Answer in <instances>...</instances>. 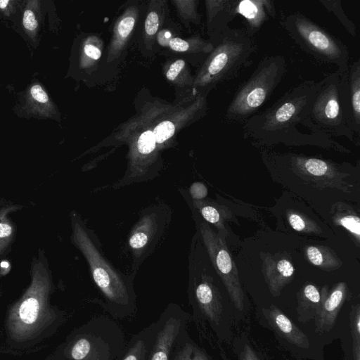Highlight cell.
I'll return each instance as SVG.
<instances>
[{
  "label": "cell",
  "instance_id": "obj_18",
  "mask_svg": "<svg viewBox=\"0 0 360 360\" xmlns=\"http://www.w3.org/2000/svg\"><path fill=\"white\" fill-rule=\"evenodd\" d=\"M288 160L295 171L309 177L329 181L338 174H344L334 163L320 158L292 154L288 156Z\"/></svg>",
  "mask_w": 360,
  "mask_h": 360
},
{
  "label": "cell",
  "instance_id": "obj_19",
  "mask_svg": "<svg viewBox=\"0 0 360 360\" xmlns=\"http://www.w3.org/2000/svg\"><path fill=\"white\" fill-rule=\"evenodd\" d=\"M23 207L11 200H0V262L11 252L17 235V226L10 216Z\"/></svg>",
  "mask_w": 360,
  "mask_h": 360
},
{
  "label": "cell",
  "instance_id": "obj_14",
  "mask_svg": "<svg viewBox=\"0 0 360 360\" xmlns=\"http://www.w3.org/2000/svg\"><path fill=\"white\" fill-rule=\"evenodd\" d=\"M262 271L274 296H278L283 288L290 283L295 274L291 261L282 255L262 254Z\"/></svg>",
  "mask_w": 360,
  "mask_h": 360
},
{
  "label": "cell",
  "instance_id": "obj_12",
  "mask_svg": "<svg viewBox=\"0 0 360 360\" xmlns=\"http://www.w3.org/2000/svg\"><path fill=\"white\" fill-rule=\"evenodd\" d=\"M140 6L138 1L127 5L116 20L112 34L107 49L106 62H114L120 58L127 49L132 33L139 20Z\"/></svg>",
  "mask_w": 360,
  "mask_h": 360
},
{
  "label": "cell",
  "instance_id": "obj_30",
  "mask_svg": "<svg viewBox=\"0 0 360 360\" xmlns=\"http://www.w3.org/2000/svg\"><path fill=\"white\" fill-rule=\"evenodd\" d=\"M287 219L291 228L296 231L319 234L321 232L316 223L295 210L287 212Z\"/></svg>",
  "mask_w": 360,
  "mask_h": 360
},
{
  "label": "cell",
  "instance_id": "obj_21",
  "mask_svg": "<svg viewBox=\"0 0 360 360\" xmlns=\"http://www.w3.org/2000/svg\"><path fill=\"white\" fill-rule=\"evenodd\" d=\"M156 330L155 321L134 334L117 360H147Z\"/></svg>",
  "mask_w": 360,
  "mask_h": 360
},
{
  "label": "cell",
  "instance_id": "obj_37",
  "mask_svg": "<svg viewBox=\"0 0 360 360\" xmlns=\"http://www.w3.org/2000/svg\"><path fill=\"white\" fill-rule=\"evenodd\" d=\"M22 24L25 30L30 32H34L38 27V21L32 10L25 9L22 17Z\"/></svg>",
  "mask_w": 360,
  "mask_h": 360
},
{
  "label": "cell",
  "instance_id": "obj_3",
  "mask_svg": "<svg viewBox=\"0 0 360 360\" xmlns=\"http://www.w3.org/2000/svg\"><path fill=\"white\" fill-rule=\"evenodd\" d=\"M73 245L82 254L93 281L104 299V308L114 319L131 316L136 311L135 274L127 275L112 265L101 251L94 233L76 212L70 213Z\"/></svg>",
  "mask_w": 360,
  "mask_h": 360
},
{
  "label": "cell",
  "instance_id": "obj_2",
  "mask_svg": "<svg viewBox=\"0 0 360 360\" xmlns=\"http://www.w3.org/2000/svg\"><path fill=\"white\" fill-rule=\"evenodd\" d=\"M30 276L28 286L9 306L6 314V349L12 353L36 347L65 321L64 312L51 303L56 287L43 248L32 257Z\"/></svg>",
  "mask_w": 360,
  "mask_h": 360
},
{
  "label": "cell",
  "instance_id": "obj_4",
  "mask_svg": "<svg viewBox=\"0 0 360 360\" xmlns=\"http://www.w3.org/2000/svg\"><path fill=\"white\" fill-rule=\"evenodd\" d=\"M205 58L195 76L193 96L206 95L219 83L231 79L250 61L256 50L253 37L245 29L229 27Z\"/></svg>",
  "mask_w": 360,
  "mask_h": 360
},
{
  "label": "cell",
  "instance_id": "obj_22",
  "mask_svg": "<svg viewBox=\"0 0 360 360\" xmlns=\"http://www.w3.org/2000/svg\"><path fill=\"white\" fill-rule=\"evenodd\" d=\"M181 193L185 200H188L189 204L193 206L194 210L200 214L205 221L216 226L219 232V236L224 238L227 236V231L224 226V211L214 202L203 200H193L185 190L181 189Z\"/></svg>",
  "mask_w": 360,
  "mask_h": 360
},
{
  "label": "cell",
  "instance_id": "obj_42",
  "mask_svg": "<svg viewBox=\"0 0 360 360\" xmlns=\"http://www.w3.org/2000/svg\"><path fill=\"white\" fill-rule=\"evenodd\" d=\"M245 360H256V359H252V358H248V359H246Z\"/></svg>",
  "mask_w": 360,
  "mask_h": 360
},
{
  "label": "cell",
  "instance_id": "obj_5",
  "mask_svg": "<svg viewBox=\"0 0 360 360\" xmlns=\"http://www.w3.org/2000/svg\"><path fill=\"white\" fill-rule=\"evenodd\" d=\"M126 344L121 328L101 316L75 330L60 349L63 360H117Z\"/></svg>",
  "mask_w": 360,
  "mask_h": 360
},
{
  "label": "cell",
  "instance_id": "obj_29",
  "mask_svg": "<svg viewBox=\"0 0 360 360\" xmlns=\"http://www.w3.org/2000/svg\"><path fill=\"white\" fill-rule=\"evenodd\" d=\"M172 2L186 28L190 30L191 23H200L201 15L198 11V0H172Z\"/></svg>",
  "mask_w": 360,
  "mask_h": 360
},
{
  "label": "cell",
  "instance_id": "obj_41",
  "mask_svg": "<svg viewBox=\"0 0 360 360\" xmlns=\"http://www.w3.org/2000/svg\"><path fill=\"white\" fill-rule=\"evenodd\" d=\"M1 290L0 289V298H1ZM0 352H5V351H4L3 349H1V348H0Z\"/></svg>",
  "mask_w": 360,
  "mask_h": 360
},
{
  "label": "cell",
  "instance_id": "obj_38",
  "mask_svg": "<svg viewBox=\"0 0 360 360\" xmlns=\"http://www.w3.org/2000/svg\"><path fill=\"white\" fill-rule=\"evenodd\" d=\"M176 37L178 36L176 35L175 32L172 30L171 27L169 26L164 27L162 25L156 35L155 40L158 41L160 46L165 47L168 46L169 41Z\"/></svg>",
  "mask_w": 360,
  "mask_h": 360
},
{
  "label": "cell",
  "instance_id": "obj_17",
  "mask_svg": "<svg viewBox=\"0 0 360 360\" xmlns=\"http://www.w3.org/2000/svg\"><path fill=\"white\" fill-rule=\"evenodd\" d=\"M346 284L338 283L328 294L327 287L322 290L321 304L316 313L317 326L320 330H329L333 325L340 309L345 300Z\"/></svg>",
  "mask_w": 360,
  "mask_h": 360
},
{
  "label": "cell",
  "instance_id": "obj_16",
  "mask_svg": "<svg viewBox=\"0 0 360 360\" xmlns=\"http://www.w3.org/2000/svg\"><path fill=\"white\" fill-rule=\"evenodd\" d=\"M168 12L167 1H150L144 20L141 43L142 51L146 55L150 56L153 51L156 35L165 22Z\"/></svg>",
  "mask_w": 360,
  "mask_h": 360
},
{
  "label": "cell",
  "instance_id": "obj_11",
  "mask_svg": "<svg viewBox=\"0 0 360 360\" xmlns=\"http://www.w3.org/2000/svg\"><path fill=\"white\" fill-rule=\"evenodd\" d=\"M176 303H169L155 321L156 330L147 360H170L173 347L191 320Z\"/></svg>",
  "mask_w": 360,
  "mask_h": 360
},
{
  "label": "cell",
  "instance_id": "obj_10",
  "mask_svg": "<svg viewBox=\"0 0 360 360\" xmlns=\"http://www.w3.org/2000/svg\"><path fill=\"white\" fill-rule=\"evenodd\" d=\"M198 233L213 269L221 279L235 306L243 309V292L237 266L226 243L206 221L199 222Z\"/></svg>",
  "mask_w": 360,
  "mask_h": 360
},
{
  "label": "cell",
  "instance_id": "obj_31",
  "mask_svg": "<svg viewBox=\"0 0 360 360\" xmlns=\"http://www.w3.org/2000/svg\"><path fill=\"white\" fill-rule=\"evenodd\" d=\"M320 3L330 13H332L352 36L356 35V27L352 20L345 14L340 0H321Z\"/></svg>",
  "mask_w": 360,
  "mask_h": 360
},
{
  "label": "cell",
  "instance_id": "obj_32",
  "mask_svg": "<svg viewBox=\"0 0 360 360\" xmlns=\"http://www.w3.org/2000/svg\"><path fill=\"white\" fill-rule=\"evenodd\" d=\"M334 222L342 226L359 243L360 220L353 210L337 213L333 217Z\"/></svg>",
  "mask_w": 360,
  "mask_h": 360
},
{
  "label": "cell",
  "instance_id": "obj_20",
  "mask_svg": "<svg viewBox=\"0 0 360 360\" xmlns=\"http://www.w3.org/2000/svg\"><path fill=\"white\" fill-rule=\"evenodd\" d=\"M346 93L354 133H360V60L349 65L345 75Z\"/></svg>",
  "mask_w": 360,
  "mask_h": 360
},
{
  "label": "cell",
  "instance_id": "obj_26",
  "mask_svg": "<svg viewBox=\"0 0 360 360\" xmlns=\"http://www.w3.org/2000/svg\"><path fill=\"white\" fill-rule=\"evenodd\" d=\"M307 260L323 270L330 271L339 269L342 262L335 252L327 246L309 245L305 248Z\"/></svg>",
  "mask_w": 360,
  "mask_h": 360
},
{
  "label": "cell",
  "instance_id": "obj_27",
  "mask_svg": "<svg viewBox=\"0 0 360 360\" xmlns=\"http://www.w3.org/2000/svg\"><path fill=\"white\" fill-rule=\"evenodd\" d=\"M167 46L174 52L201 56H207L214 48L209 40L204 39L199 36L187 39L176 37L169 41Z\"/></svg>",
  "mask_w": 360,
  "mask_h": 360
},
{
  "label": "cell",
  "instance_id": "obj_1",
  "mask_svg": "<svg viewBox=\"0 0 360 360\" xmlns=\"http://www.w3.org/2000/svg\"><path fill=\"white\" fill-rule=\"evenodd\" d=\"M321 80H305L291 88L269 108L243 123L245 139L260 145H315L340 151L347 150L313 124L310 111Z\"/></svg>",
  "mask_w": 360,
  "mask_h": 360
},
{
  "label": "cell",
  "instance_id": "obj_35",
  "mask_svg": "<svg viewBox=\"0 0 360 360\" xmlns=\"http://www.w3.org/2000/svg\"><path fill=\"white\" fill-rule=\"evenodd\" d=\"M30 99L37 105H43L51 106L48 94L39 84L32 85L30 89Z\"/></svg>",
  "mask_w": 360,
  "mask_h": 360
},
{
  "label": "cell",
  "instance_id": "obj_23",
  "mask_svg": "<svg viewBox=\"0 0 360 360\" xmlns=\"http://www.w3.org/2000/svg\"><path fill=\"white\" fill-rule=\"evenodd\" d=\"M162 70L166 80L172 84L176 90L193 89L194 77L184 59L178 58L167 61L164 65Z\"/></svg>",
  "mask_w": 360,
  "mask_h": 360
},
{
  "label": "cell",
  "instance_id": "obj_39",
  "mask_svg": "<svg viewBox=\"0 0 360 360\" xmlns=\"http://www.w3.org/2000/svg\"><path fill=\"white\" fill-rule=\"evenodd\" d=\"M46 360H61L60 353L57 350L53 355L48 357Z\"/></svg>",
  "mask_w": 360,
  "mask_h": 360
},
{
  "label": "cell",
  "instance_id": "obj_6",
  "mask_svg": "<svg viewBox=\"0 0 360 360\" xmlns=\"http://www.w3.org/2000/svg\"><path fill=\"white\" fill-rule=\"evenodd\" d=\"M287 72L281 55L263 58L250 77L237 89L225 113L230 122L243 123L264 104Z\"/></svg>",
  "mask_w": 360,
  "mask_h": 360
},
{
  "label": "cell",
  "instance_id": "obj_36",
  "mask_svg": "<svg viewBox=\"0 0 360 360\" xmlns=\"http://www.w3.org/2000/svg\"><path fill=\"white\" fill-rule=\"evenodd\" d=\"M187 193L193 200H203L207 195V188L202 182H194L191 185Z\"/></svg>",
  "mask_w": 360,
  "mask_h": 360
},
{
  "label": "cell",
  "instance_id": "obj_7",
  "mask_svg": "<svg viewBox=\"0 0 360 360\" xmlns=\"http://www.w3.org/2000/svg\"><path fill=\"white\" fill-rule=\"evenodd\" d=\"M346 71L337 70L321 80L311 105L310 118L319 130L328 136H345L354 141L346 93Z\"/></svg>",
  "mask_w": 360,
  "mask_h": 360
},
{
  "label": "cell",
  "instance_id": "obj_13",
  "mask_svg": "<svg viewBox=\"0 0 360 360\" xmlns=\"http://www.w3.org/2000/svg\"><path fill=\"white\" fill-rule=\"evenodd\" d=\"M206 25L209 41L214 46L236 17V0H206Z\"/></svg>",
  "mask_w": 360,
  "mask_h": 360
},
{
  "label": "cell",
  "instance_id": "obj_34",
  "mask_svg": "<svg viewBox=\"0 0 360 360\" xmlns=\"http://www.w3.org/2000/svg\"><path fill=\"white\" fill-rule=\"evenodd\" d=\"M360 315L359 306L353 309L351 315V328L354 340V360L360 359L359 357V335H360Z\"/></svg>",
  "mask_w": 360,
  "mask_h": 360
},
{
  "label": "cell",
  "instance_id": "obj_8",
  "mask_svg": "<svg viewBox=\"0 0 360 360\" xmlns=\"http://www.w3.org/2000/svg\"><path fill=\"white\" fill-rule=\"evenodd\" d=\"M292 39L317 60L335 64L344 72L349 67V51L338 38L300 12L288 15L281 21Z\"/></svg>",
  "mask_w": 360,
  "mask_h": 360
},
{
  "label": "cell",
  "instance_id": "obj_15",
  "mask_svg": "<svg viewBox=\"0 0 360 360\" xmlns=\"http://www.w3.org/2000/svg\"><path fill=\"white\" fill-rule=\"evenodd\" d=\"M236 14L246 20L245 30L252 37L269 19L276 15L274 1L272 0L236 1Z\"/></svg>",
  "mask_w": 360,
  "mask_h": 360
},
{
  "label": "cell",
  "instance_id": "obj_28",
  "mask_svg": "<svg viewBox=\"0 0 360 360\" xmlns=\"http://www.w3.org/2000/svg\"><path fill=\"white\" fill-rule=\"evenodd\" d=\"M103 44L97 36L86 38L82 46L79 63L82 68L92 69L102 56Z\"/></svg>",
  "mask_w": 360,
  "mask_h": 360
},
{
  "label": "cell",
  "instance_id": "obj_9",
  "mask_svg": "<svg viewBox=\"0 0 360 360\" xmlns=\"http://www.w3.org/2000/svg\"><path fill=\"white\" fill-rule=\"evenodd\" d=\"M171 221L172 210L165 202L152 204L141 211L127 243L132 258L134 274L165 239Z\"/></svg>",
  "mask_w": 360,
  "mask_h": 360
},
{
  "label": "cell",
  "instance_id": "obj_40",
  "mask_svg": "<svg viewBox=\"0 0 360 360\" xmlns=\"http://www.w3.org/2000/svg\"><path fill=\"white\" fill-rule=\"evenodd\" d=\"M10 2L8 0L0 1V8L2 10L6 9Z\"/></svg>",
  "mask_w": 360,
  "mask_h": 360
},
{
  "label": "cell",
  "instance_id": "obj_33",
  "mask_svg": "<svg viewBox=\"0 0 360 360\" xmlns=\"http://www.w3.org/2000/svg\"><path fill=\"white\" fill-rule=\"evenodd\" d=\"M321 304V295L312 284L305 285L300 292V305L302 309L315 310L317 313ZM302 309V310H304Z\"/></svg>",
  "mask_w": 360,
  "mask_h": 360
},
{
  "label": "cell",
  "instance_id": "obj_25",
  "mask_svg": "<svg viewBox=\"0 0 360 360\" xmlns=\"http://www.w3.org/2000/svg\"><path fill=\"white\" fill-rule=\"evenodd\" d=\"M170 360H212L190 337L187 329L179 336Z\"/></svg>",
  "mask_w": 360,
  "mask_h": 360
},
{
  "label": "cell",
  "instance_id": "obj_24",
  "mask_svg": "<svg viewBox=\"0 0 360 360\" xmlns=\"http://www.w3.org/2000/svg\"><path fill=\"white\" fill-rule=\"evenodd\" d=\"M269 316L272 324L286 339L300 347H308L307 336L278 308L272 306Z\"/></svg>",
  "mask_w": 360,
  "mask_h": 360
}]
</instances>
